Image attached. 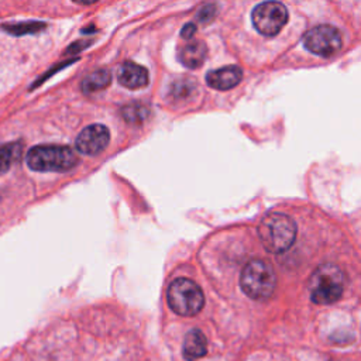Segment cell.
Masks as SVG:
<instances>
[{
    "label": "cell",
    "instance_id": "1",
    "mask_svg": "<svg viewBox=\"0 0 361 361\" xmlns=\"http://www.w3.org/2000/svg\"><path fill=\"white\" fill-rule=\"evenodd\" d=\"M258 235L267 251L279 254L289 250L293 244L296 238V224L283 213H269L261 220Z\"/></svg>",
    "mask_w": 361,
    "mask_h": 361
},
{
    "label": "cell",
    "instance_id": "2",
    "mask_svg": "<svg viewBox=\"0 0 361 361\" xmlns=\"http://www.w3.org/2000/svg\"><path fill=\"white\" fill-rule=\"evenodd\" d=\"M79 162L66 145H35L27 154V165L37 172H66Z\"/></svg>",
    "mask_w": 361,
    "mask_h": 361
},
{
    "label": "cell",
    "instance_id": "3",
    "mask_svg": "<svg viewBox=\"0 0 361 361\" xmlns=\"http://www.w3.org/2000/svg\"><path fill=\"white\" fill-rule=\"evenodd\" d=\"M241 289L247 296L255 300H262L274 293L276 276L269 262L264 259L250 261L240 276Z\"/></svg>",
    "mask_w": 361,
    "mask_h": 361
},
{
    "label": "cell",
    "instance_id": "4",
    "mask_svg": "<svg viewBox=\"0 0 361 361\" xmlns=\"http://www.w3.org/2000/svg\"><path fill=\"white\" fill-rule=\"evenodd\" d=\"M344 286L341 269L333 264L320 265L310 278V299L317 305H331L340 299Z\"/></svg>",
    "mask_w": 361,
    "mask_h": 361
},
{
    "label": "cell",
    "instance_id": "5",
    "mask_svg": "<svg viewBox=\"0 0 361 361\" xmlns=\"http://www.w3.org/2000/svg\"><path fill=\"white\" fill-rule=\"evenodd\" d=\"M169 307L180 316H195L197 314L203 305L204 296L200 286L188 278H178L175 279L166 293Z\"/></svg>",
    "mask_w": 361,
    "mask_h": 361
},
{
    "label": "cell",
    "instance_id": "6",
    "mask_svg": "<svg viewBox=\"0 0 361 361\" xmlns=\"http://www.w3.org/2000/svg\"><path fill=\"white\" fill-rule=\"evenodd\" d=\"M288 17L286 7L278 1L259 3L251 14L255 30L265 37L276 35L288 23Z\"/></svg>",
    "mask_w": 361,
    "mask_h": 361
},
{
    "label": "cell",
    "instance_id": "7",
    "mask_svg": "<svg viewBox=\"0 0 361 361\" xmlns=\"http://www.w3.org/2000/svg\"><path fill=\"white\" fill-rule=\"evenodd\" d=\"M302 41L307 51L320 56H331L341 48V34L330 24L313 27L303 35Z\"/></svg>",
    "mask_w": 361,
    "mask_h": 361
},
{
    "label": "cell",
    "instance_id": "8",
    "mask_svg": "<svg viewBox=\"0 0 361 361\" xmlns=\"http://www.w3.org/2000/svg\"><path fill=\"white\" fill-rule=\"evenodd\" d=\"M110 141V131L103 124H92L85 127L76 137L75 147L80 154L96 155L103 151Z\"/></svg>",
    "mask_w": 361,
    "mask_h": 361
},
{
    "label": "cell",
    "instance_id": "9",
    "mask_svg": "<svg viewBox=\"0 0 361 361\" xmlns=\"http://www.w3.org/2000/svg\"><path fill=\"white\" fill-rule=\"evenodd\" d=\"M243 79V71L237 65L223 66L216 71H210L206 75V82L210 87L217 90H228L237 86Z\"/></svg>",
    "mask_w": 361,
    "mask_h": 361
},
{
    "label": "cell",
    "instance_id": "10",
    "mask_svg": "<svg viewBox=\"0 0 361 361\" xmlns=\"http://www.w3.org/2000/svg\"><path fill=\"white\" fill-rule=\"evenodd\" d=\"M117 80L127 89H140L148 85V71L135 62L127 61L120 65Z\"/></svg>",
    "mask_w": 361,
    "mask_h": 361
},
{
    "label": "cell",
    "instance_id": "11",
    "mask_svg": "<svg viewBox=\"0 0 361 361\" xmlns=\"http://www.w3.org/2000/svg\"><path fill=\"white\" fill-rule=\"evenodd\" d=\"M206 55H207V48L204 42L199 39H192L190 42L183 44L178 52L180 63L192 69H196L200 65H203Z\"/></svg>",
    "mask_w": 361,
    "mask_h": 361
},
{
    "label": "cell",
    "instance_id": "12",
    "mask_svg": "<svg viewBox=\"0 0 361 361\" xmlns=\"http://www.w3.org/2000/svg\"><path fill=\"white\" fill-rule=\"evenodd\" d=\"M207 353V341L204 334L199 329L190 330L183 343V357L188 361H195L204 357Z\"/></svg>",
    "mask_w": 361,
    "mask_h": 361
},
{
    "label": "cell",
    "instance_id": "13",
    "mask_svg": "<svg viewBox=\"0 0 361 361\" xmlns=\"http://www.w3.org/2000/svg\"><path fill=\"white\" fill-rule=\"evenodd\" d=\"M110 80H111V73L109 69H97L82 80L80 87L85 93H93L109 86Z\"/></svg>",
    "mask_w": 361,
    "mask_h": 361
},
{
    "label": "cell",
    "instance_id": "14",
    "mask_svg": "<svg viewBox=\"0 0 361 361\" xmlns=\"http://www.w3.org/2000/svg\"><path fill=\"white\" fill-rule=\"evenodd\" d=\"M23 147L18 142H8L0 145V173L8 171V168L18 161Z\"/></svg>",
    "mask_w": 361,
    "mask_h": 361
},
{
    "label": "cell",
    "instance_id": "15",
    "mask_svg": "<svg viewBox=\"0 0 361 361\" xmlns=\"http://www.w3.org/2000/svg\"><path fill=\"white\" fill-rule=\"evenodd\" d=\"M123 118L128 123H135V124H140L142 123L148 114H149V109L140 103V102H134V103H130L127 104L126 107H123Z\"/></svg>",
    "mask_w": 361,
    "mask_h": 361
},
{
    "label": "cell",
    "instance_id": "16",
    "mask_svg": "<svg viewBox=\"0 0 361 361\" xmlns=\"http://www.w3.org/2000/svg\"><path fill=\"white\" fill-rule=\"evenodd\" d=\"M45 24L44 23H37V21H32V23H24V24H13V25H4L3 28L7 30L10 34L13 35H24L27 32H37L39 31L41 28H44Z\"/></svg>",
    "mask_w": 361,
    "mask_h": 361
},
{
    "label": "cell",
    "instance_id": "17",
    "mask_svg": "<svg viewBox=\"0 0 361 361\" xmlns=\"http://www.w3.org/2000/svg\"><path fill=\"white\" fill-rule=\"evenodd\" d=\"M192 86H193V83H190L188 80H180L175 85V87H172L171 93L179 99V97H183L185 93H190V90H193Z\"/></svg>",
    "mask_w": 361,
    "mask_h": 361
},
{
    "label": "cell",
    "instance_id": "18",
    "mask_svg": "<svg viewBox=\"0 0 361 361\" xmlns=\"http://www.w3.org/2000/svg\"><path fill=\"white\" fill-rule=\"evenodd\" d=\"M214 16H216V6H214V4L203 6V7L199 10V13H197V18H199L202 23H209Z\"/></svg>",
    "mask_w": 361,
    "mask_h": 361
},
{
    "label": "cell",
    "instance_id": "19",
    "mask_svg": "<svg viewBox=\"0 0 361 361\" xmlns=\"http://www.w3.org/2000/svg\"><path fill=\"white\" fill-rule=\"evenodd\" d=\"M196 32V25L195 23H188L183 25V28L180 30V37L185 39H190Z\"/></svg>",
    "mask_w": 361,
    "mask_h": 361
}]
</instances>
